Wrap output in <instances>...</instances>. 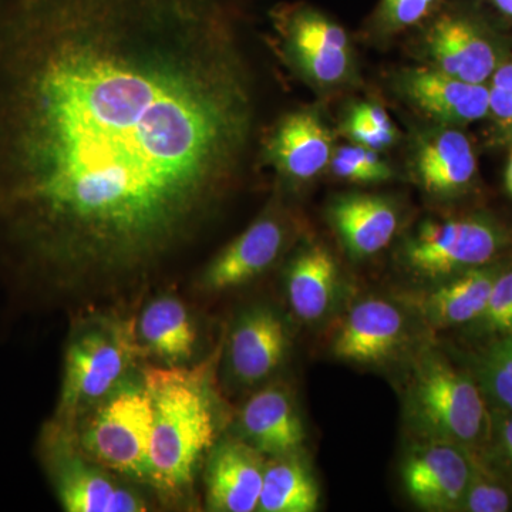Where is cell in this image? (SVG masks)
<instances>
[{
	"mask_svg": "<svg viewBox=\"0 0 512 512\" xmlns=\"http://www.w3.org/2000/svg\"><path fill=\"white\" fill-rule=\"evenodd\" d=\"M136 333L143 359L156 360L157 365H188L197 350V323L174 293H154L140 306Z\"/></svg>",
	"mask_w": 512,
	"mask_h": 512,
	"instance_id": "19",
	"label": "cell"
},
{
	"mask_svg": "<svg viewBox=\"0 0 512 512\" xmlns=\"http://www.w3.org/2000/svg\"><path fill=\"white\" fill-rule=\"evenodd\" d=\"M289 346L288 326L275 309L269 306L248 309L229 333V380L239 387L265 382L282 365Z\"/></svg>",
	"mask_w": 512,
	"mask_h": 512,
	"instance_id": "15",
	"label": "cell"
},
{
	"mask_svg": "<svg viewBox=\"0 0 512 512\" xmlns=\"http://www.w3.org/2000/svg\"><path fill=\"white\" fill-rule=\"evenodd\" d=\"M505 187L512 197V154L508 160L507 170H505Z\"/></svg>",
	"mask_w": 512,
	"mask_h": 512,
	"instance_id": "33",
	"label": "cell"
},
{
	"mask_svg": "<svg viewBox=\"0 0 512 512\" xmlns=\"http://www.w3.org/2000/svg\"><path fill=\"white\" fill-rule=\"evenodd\" d=\"M470 448L443 440L414 447L403 464V485L421 510L460 511L471 477Z\"/></svg>",
	"mask_w": 512,
	"mask_h": 512,
	"instance_id": "13",
	"label": "cell"
},
{
	"mask_svg": "<svg viewBox=\"0 0 512 512\" xmlns=\"http://www.w3.org/2000/svg\"><path fill=\"white\" fill-rule=\"evenodd\" d=\"M511 136H512V131H511Z\"/></svg>",
	"mask_w": 512,
	"mask_h": 512,
	"instance_id": "34",
	"label": "cell"
},
{
	"mask_svg": "<svg viewBox=\"0 0 512 512\" xmlns=\"http://www.w3.org/2000/svg\"><path fill=\"white\" fill-rule=\"evenodd\" d=\"M329 221L353 258L379 254L396 237L400 224L397 205L373 194H343L329 207Z\"/></svg>",
	"mask_w": 512,
	"mask_h": 512,
	"instance_id": "21",
	"label": "cell"
},
{
	"mask_svg": "<svg viewBox=\"0 0 512 512\" xmlns=\"http://www.w3.org/2000/svg\"><path fill=\"white\" fill-rule=\"evenodd\" d=\"M491 436L495 439L497 450L512 467V413L498 410L493 414Z\"/></svg>",
	"mask_w": 512,
	"mask_h": 512,
	"instance_id": "31",
	"label": "cell"
},
{
	"mask_svg": "<svg viewBox=\"0 0 512 512\" xmlns=\"http://www.w3.org/2000/svg\"><path fill=\"white\" fill-rule=\"evenodd\" d=\"M330 168L336 177L357 184H376L392 180V167L380 158L377 151L359 144L335 148Z\"/></svg>",
	"mask_w": 512,
	"mask_h": 512,
	"instance_id": "27",
	"label": "cell"
},
{
	"mask_svg": "<svg viewBox=\"0 0 512 512\" xmlns=\"http://www.w3.org/2000/svg\"><path fill=\"white\" fill-rule=\"evenodd\" d=\"M471 450V477L460 511L467 512H505L512 507V491L503 478L485 466L483 458L474 448Z\"/></svg>",
	"mask_w": 512,
	"mask_h": 512,
	"instance_id": "26",
	"label": "cell"
},
{
	"mask_svg": "<svg viewBox=\"0 0 512 512\" xmlns=\"http://www.w3.org/2000/svg\"><path fill=\"white\" fill-rule=\"evenodd\" d=\"M320 493L312 471L299 453L268 457L259 497V512H313Z\"/></svg>",
	"mask_w": 512,
	"mask_h": 512,
	"instance_id": "23",
	"label": "cell"
},
{
	"mask_svg": "<svg viewBox=\"0 0 512 512\" xmlns=\"http://www.w3.org/2000/svg\"><path fill=\"white\" fill-rule=\"evenodd\" d=\"M409 165L421 190L441 200L464 194L477 177L476 151L457 127L433 124L417 131Z\"/></svg>",
	"mask_w": 512,
	"mask_h": 512,
	"instance_id": "14",
	"label": "cell"
},
{
	"mask_svg": "<svg viewBox=\"0 0 512 512\" xmlns=\"http://www.w3.org/2000/svg\"><path fill=\"white\" fill-rule=\"evenodd\" d=\"M444 5V0H379L369 28L376 39L392 37L420 28Z\"/></svg>",
	"mask_w": 512,
	"mask_h": 512,
	"instance_id": "25",
	"label": "cell"
},
{
	"mask_svg": "<svg viewBox=\"0 0 512 512\" xmlns=\"http://www.w3.org/2000/svg\"><path fill=\"white\" fill-rule=\"evenodd\" d=\"M43 463L57 498L69 512H144L150 504L136 484L86 456L70 431L50 421L43 430Z\"/></svg>",
	"mask_w": 512,
	"mask_h": 512,
	"instance_id": "8",
	"label": "cell"
},
{
	"mask_svg": "<svg viewBox=\"0 0 512 512\" xmlns=\"http://www.w3.org/2000/svg\"><path fill=\"white\" fill-rule=\"evenodd\" d=\"M295 220L281 198H272L247 229L218 252L197 278L201 292L247 285L268 272L291 247Z\"/></svg>",
	"mask_w": 512,
	"mask_h": 512,
	"instance_id": "10",
	"label": "cell"
},
{
	"mask_svg": "<svg viewBox=\"0 0 512 512\" xmlns=\"http://www.w3.org/2000/svg\"><path fill=\"white\" fill-rule=\"evenodd\" d=\"M490 116L501 130L512 131V59L507 57L488 82Z\"/></svg>",
	"mask_w": 512,
	"mask_h": 512,
	"instance_id": "29",
	"label": "cell"
},
{
	"mask_svg": "<svg viewBox=\"0 0 512 512\" xmlns=\"http://www.w3.org/2000/svg\"><path fill=\"white\" fill-rule=\"evenodd\" d=\"M487 335H512V266L500 269L495 278L484 312L474 322Z\"/></svg>",
	"mask_w": 512,
	"mask_h": 512,
	"instance_id": "28",
	"label": "cell"
},
{
	"mask_svg": "<svg viewBox=\"0 0 512 512\" xmlns=\"http://www.w3.org/2000/svg\"><path fill=\"white\" fill-rule=\"evenodd\" d=\"M67 431L101 467L150 488L153 407L143 370L131 373Z\"/></svg>",
	"mask_w": 512,
	"mask_h": 512,
	"instance_id": "4",
	"label": "cell"
},
{
	"mask_svg": "<svg viewBox=\"0 0 512 512\" xmlns=\"http://www.w3.org/2000/svg\"><path fill=\"white\" fill-rule=\"evenodd\" d=\"M508 232L484 215L426 220L403 239L400 262L410 274L436 282L493 264Z\"/></svg>",
	"mask_w": 512,
	"mask_h": 512,
	"instance_id": "6",
	"label": "cell"
},
{
	"mask_svg": "<svg viewBox=\"0 0 512 512\" xmlns=\"http://www.w3.org/2000/svg\"><path fill=\"white\" fill-rule=\"evenodd\" d=\"M279 49L303 82L319 90L353 82L356 59L346 29L308 3L281 6L272 13Z\"/></svg>",
	"mask_w": 512,
	"mask_h": 512,
	"instance_id": "7",
	"label": "cell"
},
{
	"mask_svg": "<svg viewBox=\"0 0 512 512\" xmlns=\"http://www.w3.org/2000/svg\"><path fill=\"white\" fill-rule=\"evenodd\" d=\"M419 37L424 64L463 82L488 84L507 59L503 37L466 6H441Z\"/></svg>",
	"mask_w": 512,
	"mask_h": 512,
	"instance_id": "9",
	"label": "cell"
},
{
	"mask_svg": "<svg viewBox=\"0 0 512 512\" xmlns=\"http://www.w3.org/2000/svg\"><path fill=\"white\" fill-rule=\"evenodd\" d=\"M495 12L512 22V0H484Z\"/></svg>",
	"mask_w": 512,
	"mask_h": 512,
	"instance_id": "32",
	"label": "cell"
},
{
	"mask_svg": "<svg viewBox=\"0 0 512 512\" xmlns=\"http://www.w3.org/2000/svg\"><path fill=\"white\" fill-rule=\"evenodd\" d=\"M478 384L498 410L512 413V335L501 336L488 346L477 366Z\"/></svg>",
	"mask_w": 512,
	"mask_h": 512,
	"instance_id": "24",
	"label": "cell"
},
{
	"mask_svg": "<svg viewBox=\"0 0 512 512\" xmlns=\"http://www.w3.org/2000/svg\"><path fill=\"white\" fill-rule=\"evenodd\" d=\"M406 406L410 423L426 440L476 448L491 437L493 416L480 384L437 353L417 357Z\"/></svg>",
	"mask_w": 512,
	"mask_h": 512,
	"instance_id": "5",
	"label": "cell"
},
{
	"mask_svg": "<svg viewBox=\"0 0 512 512\" xmlns=\"http://www.w3.org/2000/svg\"><path fill=\"white\" fill-rule=\"evenodd\" d=\"M222 346L194 366H144L153 407L150 488L165 503L190 500L198 471L220 440L224 404L215 373Z\"/></svg>",
	"mask_w": 512,
	"mask_h": 512,
	"instance_id": "2",
	"label": "cell"
},
{
	"mask_svg": "<svg viewBox=\"0 0 512 512\" xmlns=\"http://www.w3.org/2000/svg\"><path fill=\"white\" fill-rule=\"evenodd\" d=\"M342 130L349 140L353 141V144L370 148L377 153H382L387 148L394 146L399 138V133H386V131L377 130L372 124L350 116V114L343 121Z\"/></svg>",
	"mask_w": 512,
	"mask_h": 512,
	"instance_id": "30",
	"label": "cell"
},
{
	"mask_svg": "<svg viewBox=\"0 0 512 512\" xmlns=\"http://www.w3.org/2000/svg\"><path fill=\"white\" fill-rule=\"evenodd\" d=\"M285 288L296 318L306 323L325 318L335 305L339 292V268L335 256L320 242L303 245L286 269Z\"/></svg>",
	"mask_w": 512,
	"mask_h": 512,
	"instance_id": "22",
	"label": "cell"
},
{
	"mask_svg": "<svg viewBox=\"0 0 512 512\" xmlns=\"http://www.w3.org/2000/svg\"><path fill=\"white\" fill-rule=\"evenodd\" d=\"M266 458L238 436L222 437L205 458V507L212 512L258 510Z\"/></svg>",
	"mask_w": 512,
	"mask_h": 512,
	"instance_id": "16",
	"label": "cell"
},
{
	"mask_svg": "<svg viewBox=\"0 0 512 512\" xmlns=\"http://www.w3.org/2000/svg\"><path fill=\"white\" fill-rule=\"evenodd\" d=\"M238 437L265 457L299 453L305 443V427L288 386L266 384L239 410Z\"/></svg>",
	"mask_w": 512,
	"mask_h": 512,
	"instance_id": "18",
	"label": "cell"
},
{
	"mask_svg": "<svg viewBox=\"0 0 512 512\" xmlns=\"http://www.w3.org/2000/svg\"><path fill=\"white\" fill-rule=\"evenodd\" d=\"M239 0H0V276L137 312L239 190L258 121Z\"/></svg>",
	"mask_w": 512,
	"mask_h": 512,
	"instance_id": "1",
	"label": "cell"
},
{
	"mask_svg": "<svg viewBox=\"0 0 512 512\" xmlns=\"http://www.w3.org/2000/svg\"><path fill=\"white\" fill-rule=\"evenodd\" d=\"M335 136L316 109L284 114L266 134L262 156L281 183L296 187L315 180L329 167Z\"/></svg>",
	"mask_w": 512,
	"mask_h": 512,
	"instance_id": "11",
	"label": "cell"
},
{
	"mask_svg": "<svg viewBox=\"0 0 512 512\" xmlns=\"http://www.w3.org/2000/svg\"><path fill=\"white\" fill-rule=\"evenodd\" d=\"M136 313L87 312L72 318L62 389L53 423L70 430L107 394L113 392L143 359L136 333Z\"/></svg>",
	"mask_w": 512,
	"mask_h": 512,
	"instance_id": "3",
	"label": "cell"
},
{
	"mask_svg": "<svg viewBox=\"0 0 512 512\" xmlns=\"http://www.w3.org/2000/svg\"><path fill=\"white\" fill-rule=\"evenodd\" d=\"M500 269L493 264L470 269L426 291L404 293L402 301L433 329L474 323L484 312Z\"/></svg>",
	"mask_w": 512,
	"mask_h": 512,
	"instance_id": "20",
	"label": "cell"
},
{
	"mask_svg": "<svg viewBox=\"0 0 512 512\" xmlns=\"http://www.w3.org/2000/svg\"><path fill=\"white\" fill-rule=\"evenodd\" d=\"M393 87L409 106L439 126L460 128L490 114L488 84L463 82L426 64L399 70Z\"/></svg>",
	"mask_w": 512,
	"mask_h": 512,
	"instance_id": "12",
	"label": "cell"
},
{
	"mask_svg": "<svg viewBox=\"0 0 512 512\" xmlns=\"http://www.w3.org/2000/svg\"><path fill=\"white\" fill-rule=\"evenodd\" d=\"M406 340V319L392 302L379 298L360 301L340 323L333 355L345 362L377 365L396 355Z\"/></svg>",
	"mask_w": 512,
	"mask_h": 512,
	"instance_id": "17",
	"label": "cell"
}]
</instances>
